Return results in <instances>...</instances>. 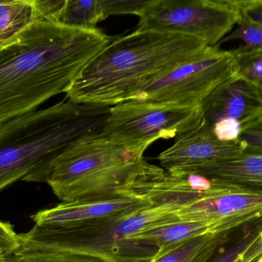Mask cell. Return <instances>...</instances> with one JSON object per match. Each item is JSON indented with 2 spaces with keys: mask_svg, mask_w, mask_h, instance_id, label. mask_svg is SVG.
I'll use <instances>...</instances> for the list:
<instances>
[{
  "mask_svg": "<svg viewBox=\"0 0 262 262\" xmlns=\"http://www.w3.org/2000/svg\"><path fill=\"white\" fill-rule=\"evenodd\" d=\"M261 257V235L256 240L255 234L247 231L211 262H258Z\"/></svg>",
  "mask_w": 262,
  "mask_h": 262,
  "instance_id": "e0dca14e",
  "label": "cell"
},
{
  "mask_svg": "<svg viewBox=\"0 0 262 262\" xmlns=\"http://www.w3.org/2000/svg\"><path fill=\"white\" fill-rule=\"evenodd\" d=\"M149 1L143 0H102L106 18L110 15L134 14L137 15Z\"/></svg>",
  "mask_w": 262,
  "mask_h": 262,
  "instance_id": "7402d4cb",
  "label": "cell"
},
{
  "mask_svg": "<svg viewBox=\"0 0 262 262\" xmlns=\"http://www.w3.org/2000/svg\"><path fill=\"white\" fill-rule=\"evenodd\" d=\"M8 39L7 36L5 35L4 32L0 29V42L4 41V40Z\"/></svg>",
  "mask_w": 262,
  "mask_h": 262,
  "instance_id": "484cf974",
  "label": "cell"
},
{
  "mask_svg": "<svg viewBox=\"0 0 262 262\" xmlns=\"http://www.w3.org/2000/svg\"><path fill=\"white\" fill-rule=\"evenodd\" d=\"M240 15L262 27V0H234Z\"/></svg>",
  "mask_w": 262,
  "mask_h": 262,
  "instance_id": "cb8c5ba5",
  "label": "cell"
},
{
  "mask_svg": "<svg viewBox=\"0 0 262 262\" xmlns=\"http://www.w3.org/2000/svg\"><path fill=\"white\" fill-rule=\"evenodd\" d=\"M234 231L223 223L177 220L152 226L131 238L155 246L159 250L157 253L162 254L197 237Z\"/></svg>",
  "mask_w": 262,
  "mask_h": 262,
  "instance_id": "5bb4252c",
  "label": "cell"
},
{
  "mask_svg": "<svg viewBox=\"0 0 262 262\" xmlns=\"http://www.w3.org/2000/svg\"><path fill=\"white\" fill-rule=\"evenodd\" d=\"M149 146L117 143L101 134L64 152L46 183L62 203L135 194L134 188L156 169L143 158Z\"/></svg>",
  "mask_w": 262,
  "mask_h": 262,
  "instance_id": "277c9868",
  "label": "cell"
},
{
  "mask_svg": "<svg viewBox=\"0 0 262 262\" xmlns=\"http://www.w3.org/2000/svg\"><path fill=\"white\" fill-rule=\"evenodd\" d=\"M232 232L208 234L192 238L164 253H157L152 262H211L224 250Z\"/></svg>",
  "mask_w": 262,
  "mask_h": 262,
  "instance_id": "9a60e30c",
  "label": "cell"
},
{
  "mask_svg": "<svg viewBox=\"0 0 262 262\" xmlns=\"http://www.w3.org/2000/svg\"><path fill=\"white\" fill-rule=\"evenodd\" d=\"M154 206L144 196L132 194L105 199L61 203L55 207L38 211L31 218L34 226L41 229H66L130 215Z\"/></svg>",
  "mask_w": 262,
  "mask_h": 262,
  "instance_id": "9c48e42d",
  "label": "cell"
},
{
  "mask_svg": "<svg viewBox=\"0 0 262 262\" xmlns=\"http://www.w3.org/2000/svg\"><path fill=\"white\" fill-rule=\"evenodd\" d=\"M236 75L232 51L209 47L201 55L152 78L129 100L199 107L211 92Z\"/></svg>",
  "mask_w": 262,
  "mask_h": 262,
  "instance_id": "8992f818",
  "label": "cell"
},
{
  "mask_svg": "<svg viewBox=\"0 0 262 262\" xmlns=\"http://www.w3.org/2000/svg\"><path fill=\"white\" fill-rule=\"evenodd\" d=\"M244 151V146L239 141L225 143L196 129L177 138L176 143L160 153L157 158L167 172H186L235 158Z\"/></svg>",
  "mask_w": 262,
  "mask_h": 262,
  "instance_id": "7c38bea8",
  "label": "cell"
},
{
  "mask_svg": "<svg viewBox=\"0 0 262 262\" xmlns=\"http://www.w3.org/2000/svg\"><path fill=\"white\" fill-rule=\"evenodd\" d=\"M200 128H209L223 120L245 126L262 116V87L238 75L220 85L200 106Z\"/></svg>",
  "mask_w": 262,
  "mask_h": 262,
  "instance_id": "30bf717a",
  "label": "cell"
},
{
  "mask_svg": "<svg viewBox=\"0 0 262 262\" xmlns=\"http://www.w3.org/2000/svg\"><path fill=\"white\" fill-rule=\"evenodd\" d=\"M0 262H108L86 254L61 251H16L3 257Z\"/></svg>",
  "mask_w": 262,
  "mask_h": 262,
  "instance_id": "ac0fdd59",
  "label": "cell"
},
{
  "mask_svg": "<svg viewBox=\"0 0 262 262\" xmlns=\"http://www.w3.org/2000/svg\"><path fill=\"white\" fill-rule=\"evenodd\" d=\"M19 246V235L15 232L13 226L7 221L0 220V251L6 256L14 253Z\"/></svg>",
  "mask_w": 262,
  "mask_h": 262,
  "instance_id": "603a6c76",
  "label": "cell"
},
{
  "mask_svg": "<svg viewBox=\"0 0 262 262\" xmlns=\"http://www.w3.org/2000/svg\"><path fill=\"white\" fill-rule=\"evenodd\" d=\"M177 220L180 219L176 209L169 206H160L66 229H41L34 226L29 232L18 234L20 246L17 251L77 252L108 262H130L152 258L157 255L158 249L131 237L152 226Z\"/></svg>",
  "mask_w": 262,
  "mask_h": 262,
  "instance_id": "5b68a950",
  "label": "cell"
},
{
  "mask_svg": "<svg viewBox=\"0 0 262 262\" xmlns=\"http://www.w3.org/2000/svg\"><path fill=\"white\" fill-rule=\"evenodd\" d=\"M260 85H261V87H262V83H261V84H260Z\"/></svg>",
  "mask_w": 262,
  "mask_h": 262,
  "instance_id": "f1b7e54d",
  "label": "cell"
},
{
  "mask_svg": "<svg viewBox=\"0 0 262 262\" xmlns=\"http://www.w3.org/2000/svg\"><path fill=\"white\" fill-rule=\"evenodd\" d=\"M105 18L102 0H66L55 21L68 27L92 30Z\"/></svg>",
  "mask_w": 262,
  "mask_h": 262,
  "instance_id": "2e32d148",
  "label": "cell"
},
{
  "mask_svg": "<svg viewBox=\"0 0 262 262\" xmlns=\"http://www.w3.org/2000/svg\"><path fill=\"white\" fill-rule=\"evenodd\" d=\"M233 40H241L243 43L238 49H234V52L236 53H251V52L261 51L262 50V27L241 15V18L237 24V27L222 39L219 45L233 41Z\"/></svg>",
  "mask_w": 262,
  "mask_h": 262,
  "instance_id": "d6986e66",
  "label": "cell"
},
{
  "mask_svg": "<svg viewBox=\"0 0 262 262\" xmlns=\"http://www.w3.org/2000/svg\"><path fill=\"white\" fill-rule=\"evenodd\" d=\"M112 42L98 29L35 22L0 42V125L66 92L86 65Z\"/></svg>",
  "mask_w": 262,
  "mask_h": 262,
  "instance_id": "6da1fadb",
  "label": "cell"
},
{
  "mask_svg": "<svg viewBox=\"0 0 262 262\" xmlns=\"http://www.w3.org/2000/svg\"><path fill=\"white\" fill-rule=\"evenodd\" d=\"M183 221L223 223L232 230L262 218V195L237 189L179 209Z\"/></svg>",
  "mask_w": 262,
  "mask_h": 262,
  "instance_id": "8fae6325",
  "label": "cell"
},
{
  "mask_svg": "<svg viewBox=\"0 0 262 262\" xmlns=\"http://www.w3.org/2000/svg\"><path fill=\"white\" fill-rule=\"evenodd\" d=\"M4 256V254L3 253V252H2V251H0V261H1V260L3 259V257Z\"/></svg>",
  "mask_w": 262,
  "mask_h": 262,
  "instance_id": "4316f807",
  "label": "cell"
},
{
  "mask_svg": "<svg viewBox=\"0 0 262 262\" xmlns=\"http://www.w3.org/2000/svg\"><path fill=\"white\" fill-rule=\"evenodd\" d=\"M238 141L244 146V152L262 153V116L243 126Z\"/></svg>",
  "mask_w": 262,
  "mask_h": 262,
  "instance_id": "44dd1931",
  "label": "cell"
},
{
  "mask_svg": "<svg viewBox=\"0 0 262 262\" xmlns=\"http://www.w3.org/2000/svg\"><path fill=\"white\" fill-rule=\"evenodd\" d=\"M186 172L262 195V153L244 152L235 158Z\"/></svg>",
  "mask_w": 262,
  "mask_h": 262,
  "instance_id": "4fadbf2b",
  "label": "cell"
},
{
  "mask_svg": "<svg viewBox=\"0 0 262 262\" xmlns=\"http://www.w3.org/2000/svg\"><path fill=\"white\" fill-rule=\"evenodd\" d=\"M137 15V30L189 35L210 47H218L241 18L234 0H149Z\"/></svg>",
  "mask_w": 262,
  "mask_h": 262,
  "instance_id": "52a82bcc",
  "label": "cell"
},
{
  "mask_svg": "<svg viewBox=\"0 0 262 262\" xmlns=\"http://www.w3.org/2000/svg\"><path fill=\"white\" fill-rule=\"evenodd\" d=\"M233 52L237 63V75L252 83H262V50L251 53Z\"/></svg>",
  "mask_w": 262,
  "mask_h": 262,
  "instance_id": "ffe728a7",
  "label": "cell"
},
{
  "mask_svg": "<svg viewBox=\"0 0 262 262\" xmlns=\"http://www.w3.org/2000/svg\"><path fill=\"white\" fill-rule=\"evenodd\" d=\"M210 46L182 34L136 30L111 42L66 91L70 101L116 106L148 82L206 52Z\"/></svg>",
  "mask_w": 262,
  "mask_h": 262,
  "instance_id": "7a4b0ae2",
  "label": "cell"
},
{
  "mask_svg": "<svg viewBox=\"0 0 262 262\" xmlns=\"http://www.w3.org/2000/svg\"><path fill=\"white\" fill-rule=\"evenodd\" d=\"M155 256L152 257V258H143V259L135 260V261L130 262H152L154 260Z\"/></svg>",
  "mask_w": 262,
  "mask_h": 262,
  "instance_id": "d4e9b609",
  "label": "cell"
},
{
  "mask_svg": "<svg viewBox=\"0 0 262 262\" xmlns=\"http://www.w3.org/2000/svg\"><path fill=\"white\" fill-rule=\"evenodd\" d=\"M201 109L128 100L111 108L101 135L123 144L150 146L160 138H179L196 129Z\"/></svg>",
  "mask_w": 262,
  "mask_h": 262,
  "instance_id": "ba28073f",
  "label": "cell"
},
{
  "mask_svg": "<svg viewBox=\"0 0 262 262\" xmlns=\"http://www.w3.org/2000/svg\"><path fill=\"white\" fill-rule=\"evenodd\" d=\"M261 238H262V233H261Z\"/></svg>",
  "mask_w": 262,
  "mask_h": 262,
  "instance_id": "f546056e",
  "label": "cell"
},
{
  "mask_svg": "<svg viewBox=\"0 0 262 262\" xmlns=\"http://www.w3.org/2000/svg\"><path fill=\"white\" fill-rule=\"evenodd\" d=\"M110 112L68 100L0 125V192L18 180L46 183L64 152L102 133Z\"/></svg>",
  "mask_w": 262,
  "mask_h": 262,
  "instance_id": "3957f363",
  "label": "cell"
},
{
  "mask_svg": "<svg viewBox=\"0 0 262 262\" xmlns=\"http://www.w3.org/2000/svg\"><path fill=\"white\" fill-rule=\"evenodd\" d=\"M258 262H262V257L261 258H260L259 261H258Z\"/></svg>",
  "mask_w": 262,
  "mask_h": 262,
  "instance_id": "83f0119b",
  "label": "cell"
}]
</instances>
